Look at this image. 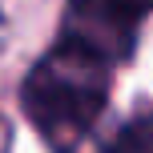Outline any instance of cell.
Returning a JSON list of instances; mask_svg holds the SVG:
<instances>
[{
  "label": "cell",
  "mask_w": 153,
  "mask_h": 153,
  "mask_svg": "<svg viewBox=\"0 0 153 153\" xmlns=\"http://www.w3.org/2000/svg\"><path fill=\"white\" fill-rule=\"evenodd\" d=\"M105 8H109V12H113L117 20L125 24V28H129L133 20H141V16L153 8V0H105Z\"/></svg>",
  "instance_id": "3957f363"
},
{
  "label": "cell",
  "mask_w": 153,
  "mask_h": 153,
  "mask_svg": "<svg viewBox=\"0 0 153 153\" xmlns=\"http://www.w3.org/2000/svg\"><path fill=\"white\" fill-rule=\"evenodd\" d=\"M20 101L32 125L53 145H73L101 121L109 105V61L61 40L28 73Z\"/></svg>",
  "instance_id": "6da1fadb"
},
{
  "label": "cell",
  "mask_w": 153,
  "mask_h": 153,
  "mask_svg": "<svg viewBox=\"0 0 153 153\" xmlns=\"http://www.w3.org/2000/svg\"><path fill=\"white\" fill-rule=\"evenodd\" d=\"M105 153H153V113L133 117L129 125H121Z\"/></svg>",
  "instance_id": "7a4b0ae2"
},
{
  "label": "cell",
  "mask_w": 153,
  "mask_h": 153,
  "mask_svg": "<svg viewBox=\"0 0 153 153\" xmlns=\"http://www.w3.org/2000/svg\"><path fill=\"white\" fill-rule=\"evenodd\" d=\"M8 137H12V129H8V121L0 117V153H8Z\"/></svg>",
  "instance_id": "277c9868"
}]
</instances>
